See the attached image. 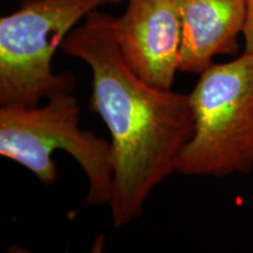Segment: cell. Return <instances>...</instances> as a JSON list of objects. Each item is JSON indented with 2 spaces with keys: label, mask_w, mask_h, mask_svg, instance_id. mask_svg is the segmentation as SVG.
Returning a JSON list of instances; mask_svg holds the SVG:
<instances>
[{
  "label": "cell",
  "mask_w": 253,
  "mask_h": 253,
  "mask_svg": "<svg viewBox=\"0 0 253 253\" xmlns=\"http://www.w3.org/2000/svg\"><path fill=\"white\" fill-rule=\"evenodd\" d=\"M61 50L90 68L89 108L112 136L113 185L108 207L115 227L137 219L154 189L176 172L194 128L189 94L161 89L129 68L115 34V17L99 9L68 34Z\"/></svg>",
  "instance_id": "6da1fadb"
},
{
  "label": "cell",
  "mask_w": 253,
  "mask_h": 253,
  "mask_svg": "<svg viewBox=\"0 0 253 253\" xmlns=\"http://www.w3.org/2000/svg\"><path fill=\"white\" fill-rule=\"evenodd\" d=\"M194 128L177 158L184 176L226 177L253 169V53L212 63L189 94Z\"/></svg>",
  "instance_id": "7a4b0ae2"
},
{
  "label": "cell",
  "mask_w": 253,
  "mask_h": 253,
  "mask_svg": "<svg viewBox=\"0 0 253 253\" xmlns=\"http://www.w3.org/2000/svg\"><path fill=\"white\" fill-rule=\"evenodd\" d=\"M81 107L71 93L47 99L43 106H0V155L26 168L45 185L54 184L58 169L52 155L61 149L87 177L88 207L109 203L113 185L110 142L82 130Z\"/></svg>",
  "instance_id": "3957f363"
},
{
  "label": "cell",
  "mask_w": 253,
  "mask_h": 253,
  "mask_svg": "<svg viewBox=\"0 0 253 253\" xmlns=\"http://www.w3.org/2000/svg\"><path fill=\"white\" fill-rule=\"evenodd\" d=\"M123 0H23L0 19V106H37L71 93L72 72L54 73L53 56L91 12Z\"/></svg>",
  "instance_id": "277c9868"
},
{
  "label": "cell",
  "mask_w": 253,
  "mask_h": 253,
  "mask_svg": "<svg viewBox=\"0 0 253 253\" xmlns=\"http://www.w3.org/2000/svg\"><path fill=\"white\" fill-rule=\"evenodd\" d=\"M115 34L129 68L144 82L172 89L181 65L182 25L176 0H128Z\"/></svg>",
  "instance_id": "5b68a950"
},
{
  "label": "cell",
  "mask_w": 253,
  "mask_h": 253,
  "mask_svg": "<svg viewBox=\"0 0 253 253\" xmlns=\"http://www.w3.org/2000/svg\"><path fill=\"white\" fill-rule=\"evenodd\" d=\"M182 25L179 72L202 73L216 56L235 55L246 0H176Z\"/></svg>",
  "instance_id": "8992f818"
},
{
  "label": "cell",
  "mask_w": 253,
  "mask_h": 253,
  "mask_svg": "<svg viewBox=\"0 0 253 253\" xmlns=\"http://www.w3.org/2000/svg\"><path fill=\"white\" fill-rule=\"evenodd\" d=\"M244 52L253 53V0H246V20L243 32Z\"/></svg>",
  "instance_id": "52a82bcc"
}]
</instances>
